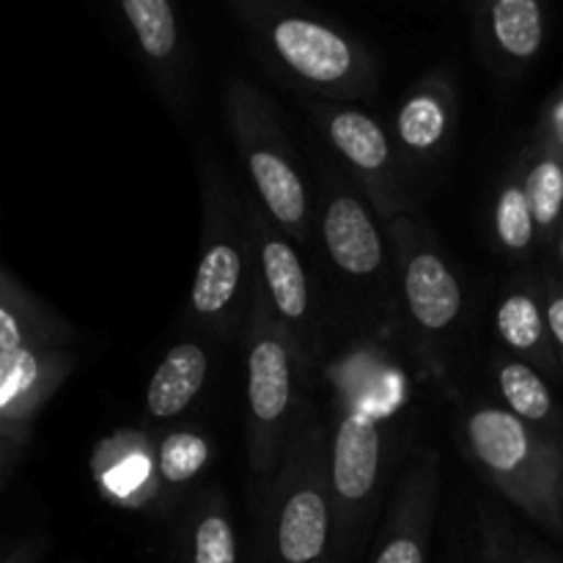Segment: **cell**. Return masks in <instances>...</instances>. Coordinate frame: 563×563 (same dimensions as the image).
Returning <instances> with one entry per match:
<instances>
[{"label":"cell","mask_w":563,"mask_h":563,"mask_svg":"<svg viewBox=\"0 0 563 563\" xmlns=\"http://www.w3.org/2000/svg\"><path fill=\"white\" fill-rule=\"evenodd\" d=\"M330 388L328 467L335 504V563L350 559L377 515L383 478L407 410V383L374 341L324 368Z\"/></svg>","instance_id":"1"},{"label":"cell","mask_w":563,"mask_h":563,"mask_svg":"<svg viewBox=\"0 0 563 563\" xmlns=\"http://www.w3.org/2000/svg\"><path fill=\"white\" fill-rule=\"evenodd\" d=\"M396 284V328L418 366L445 394L456 388V366L467 335V291L460 269L423 220L405 214L385 223Z\"/></svg>","instance_id":"2"},{"label":"cell","mask_w":563,"mask_h":563,"mask_svg":"<svg viewBox=\"0 0 563 563\" xmlns=\"http://www.w3.org/2000/svg\"><path fill=\"white\" fill-rule=\"evenodd\" d=\"M229 11L269 69L308 99L350 104L377 86L372 53L324 16L278 0H236Z\"/></svg>","instance_id":"3"},{"label":"cell","mask_w":563,"mask_h":563,"mask_svg":"<svg viewBox=\"0 0 563 563\" xmlns=\"http://www.w3.org/2000/svg\"><path fill=\"white\" fill-rule=\"evenodd\" d=\"M333 548L328 427L308 401L278 471L264 484L253 528V563H335Z\"/></svg>","instance_id":"4"},{"label":"cell","mask_w":563,"mask_h":563,"mask_svg":"<svg viewBox=\"0 0 563 563\" xmlns=\"http://www.w3.org/2000/svg\"><path fill=\"white\" fill-rule=\"evenodd\" d=\"M201 247L187 311L220 339L245 335L253 295V242L245 201L214 152L198 154Z\"/></svg>","instance_id":"5"},{"label":"cell","mask_w":563,"mask_h":563,"mask_svg":"<svg viewBox=\"0 0 563 563\" xmlns=\"http://www.w3.org/2000/svg\"><path fill=\"white\" fill-rule=\"evenodd\" d=\"M462 449L482 476L533 526L563 542V445L500 405L462 416Z\"/></svg>","instance_id":"6"},{"label":"cell","mask_w":563,"mask_h":563,"mask_svg":"<svg viewBox=\"0 0 563 563\" xmlns=\"http://www.w3.org/2000/svg\"><path fill=\"white\" fill-rule=\"evenodd\" d=\"M247 346V462L269 484L302 416L311 363L253 286L245 328Z\"/></svg>","instance_id":"7"},{"label":"cell","mask_w":563,"mask_h":563,"mask_svg":"<svg viewBox=\"0 0 563 563\" xmlns=\"http://www.w3.org/2000/svg\"><path fill=\"white\" fill-rule=\"evenodd\" d=\"M225 121L251 179L253 198L291 242L311 245V196L275 104L251 80L231 75L225 82Z\"/></svg>","instance_id":"8"},{"label":"cell","mask_w":563,"mask_h":563,"mask_svg":"<svg viewBox=\"0 0 563 563\" xmlns=\"http://www.w3.org/2000/svg\"><path fill=\"white\" fill-rule=\"evenodd\" d=\"M324 251L335 273L366 297L379 311L383 324H396L394 256L377 214L361 198L355 185L335 165H322V214H319Z\"/></svg>","instance_id":"9"},{"label":"cell","mask_w":563,"mask_h":563,"mask_svg":"<svg viewBox=\"0 0 563 563\" xmlns=\"http://www.w3.org/2000/svg\"><path fill=\"white\" fill-rule=\"evenodd\" d=\"M306 110L346 165L357 190H363L366 201L372 203L379 223L385 225L410 214L407 170L385 126L355 104L306 99Z\"/></svg>","instance_id":"10"},{"label":"cell","mask_w":563,"mask_h":563,"mask_svg":"<svg viewBox=\"0 0 563 563\" xmlns=\"http://www.w3.org/2000/svg\"><path fill=\"white\" fill-rule=\"evenodd\" d=\"M242 201L253 242V286L262 291L273 317L284 324L286 333L300 346L302 357L313 366L322 355V313L306 262L295 242L267 218L256 198Z\"/></svg>","instance_id":"11"},{"label":"cell","mask_w":563,"mask_h":563,"mask_svg":"<svg viewBox=\"0 0 563 563\" xmlns=\"http://www.w3.org/2000/svg\"><path fill=\"white\" fill-rule=\"evenodd\" d=\"M460 130V97L445 69L412 82L394 115V146L407 174L438 163Z\"/></svg>","instance_id":"12"},{"label":"cell","mask_w":563,"mask_h":563,"mask_svg":"<svg viewBox=\"0 0 563 563\" xmlns=\"http://www.w3.org/2000/svg\"><path fill=\"white\" fill-rule=\"evenodd\" d=\"M119 11L159 97L170 113H181L190 93V47L176 5L170 0H121Z\"/></svg>","instance_id":"13"},{"label":"cell","mask_w":563,"mask_h":563,"mask_svg":"<svg viewBox=\"0 0 563 563\" xmlns=\"http://www.w3.org/2000/svg\"><path fill=\"white\" fill-rule=\"evenodd\" d=\"M440 498V454L423 449L412 460L390 504L374 548V563H427Z\"/></svg>","instance_id":"14"},{"label":"cell","mask_w":563,"mask_h":563,"mask_svg":"<svg viewBox=\"0 0 563 563\" xmlns=\"http://www.w3.org/2000/svg\"><path fill=\"white\" fill-rule=\"evenodd\" d=\"M75 357L53 344L0 352V429L22 438L27 423L69 377Z\"/></svg>","instance_id":"15"},{"label":"cell","mask_w":563,"mask_h":563,"mask_svg":"<svg viewBox=\"0 0 563 563\" xmlns=\"http://www.w3.org/2000/svg\"><path fill=\"white\" fill-rule=\"evenodd\" d=\"M493 319L495 333L511 357L528 363L548 377H561L559 357L550 339L539 269H517L500 286Z\"/></svg>","instance_id":"16"},{"label":"cell","mask_w":563,"mask_h":563,"mask_svg":"<svg viewBox=\"0 0 563 563\" xmlns=\"http://www.w3.org/2000/svg\"><path fill=\"white\" fill-rule=\"evenodd\" d=\"M478 33L500 64L522 69L544 47V5L539 0H495L478 9Z\"/></svg>","instance_id":"17"},{"label":"cell","mask_w":563,"mask_h":563,"mask_svg":"<svg viewBox=\"0 0 563 563\" xmlns=\"http://www.w3.org/2000/svg\"><path fill=\"white\" fill-rule=\"evenodd\" d=\"M489 368L506 410L563 445V410L544 374L509 352H493Z\"/></svg>","instance_id":"18"},{"label":"cell","mask_w":563,"mask_h":563,"mask_svg":"<svg viewBox=\"0 0 563 563\" xmlns=\"http://www.w3.org/2000/svg\"><path fill=\"white\" fill-rule=\"evenodd\" d=\"M209 377V355L198 341H179L165 352L146 385V418H179L201 396Z\"/></svg>","instance_id":"19"},{"label":"cell","mask_w":563,"mask_h":563,"mask_svg":"<svg viewBox=\"0 0 563 563\" xmlns=\"http://www.w3.org/2000/svg\"><path fill=\"white\" fill-rule=\"evenodd\" d=\"M181 563H240V542L220 489H201L181 522Z\"/></svg>","instance_id":"20"},{"label":"cell","mask_w":563,"mask_h":563,"mask_svg":"<svg viewBox=\"0 0 563 563\" xmlns=\"http://www.w3.org/2000/svg\"><path fill=\"white\" fill-rule=\"evenodd\" d=\"M528 203L537 220L539 245H553L563 225V157L555 148L531 141L517 163Z\"/></svg>","instance_id":"21"},{"label":"cell","mask_w":563,"mask_h":563,"mask_svg":"<svg viewBox=\"0 0 563 563\" xmlns=\"http://www.w3.org/2000/svg\"><path fill=\"white\" fill-rule=\"evenodd\" d=\"M64 339H69L64 322L0 273V352L31 344L58 346Z\"/></svg>","instance_id":"22"},{"label":"cell","mask_w":563,"mask_h":563,"mask_svg":"<svg viewBox=\"0 0 563 563\" xmlns=\"http://www.w3.org/2000/svg\"><path fill=\"white\" fill-rule=\"evenodd\" d=\"M493 236L498 251L515 262H528L539 247L537 220H533L531 203H528L520 168L511 170L495 192Z\"/></svg>","instance_id":"23"},{"label":"cell","mask_w":563,"mask_h":563,"mask_svg":"<svg viewBox=\"0 0 563 563\" xmlns=\"http://www.w3.org/2000/svg\"><path fill=\"white\" fill-rule=\"evenodd\" d=\"M212 460V443L196 429H174L157 445V489L165 500L196 482Z\"/></svg>","instance_id":"24"},{"label":"cell","mask_w":563,"mask_h":563,"mask_svg":"<svg viewBox=\"0 0 563 563\" xmlns=\"http://www.w3.org/2000/svg\"><path fill=\"white\" fill-rule=\"evenodd\" d=\"M478 561L517 563V526L495 500L478 504Z\"/></svg>","instance_id":"25"},{"label":"cell","mask_w":563,"mask_h":563,"mask_svg":"<svg viewBox=\"0 0 563 563\" xmlns=\"http://www.w3.org/2000/svg\"><path fill=\"white\" fill-rule=\"evenodd\" d=\"M542 275V295H544V311H548V328L550 339H553L555 357H559L561 377H563V280L550 267L539 269Z\"/></svg>","instance_id":"26"},{"label":"cell","mask_w":563,"mask_h":563,"mask_svg":"<svg viewBox=\"0 0 563 563\" xmlns=\"http://www.w3.org/2000/svg\"><path fill=\"white\" fill-rule=\"evenodd\" d=\"M533 141L544 143V146L555 148L563 157V86L550 97V102L544 104L542 115H539L537 135Z\"/></svg>","instance_id":"27"},{"label":"cell","mask_w":563,"mask_h":563,"mask_svg":"<svg viewBox=\"0 0 563 563\" xmlns=\"http://www.w3.org/2000/svg\"><path fill=\"white\" fill-rule=\"evenodd\" d=\"M517 563H559L528 533L517 531Z\"/></svg>","instance_id":"28"},{"label":"cell","mask_w":563,"mask_h":563,"mask_svg":"<svg viewBox=\"0 0 563 563\" xmlns=\"http://www.w3.org/2000/svg\"><path fill=\"white\" fill-rule=\"evenodd\" d=\"M550 251H553V264H548V267L563 280V225H561L559 236L553 240V245H550Z\"/></svg>","instance_id":"29"},{"label":"cell","mask_w":563,"mask_h":563,"mask_svg":"<svg viewBox=\"0 0 563 563\" xmlns=\"http://www.w3.org/2000/svg\"><path fill=\"white\" fill-rule=\"evenodd\" d=\"M9 440H11V443H16L20 438H14V434H9V432H3V429H0V460H3V449L9 445Z\"/></svg>","instance_id":"30"}]
</instances>
